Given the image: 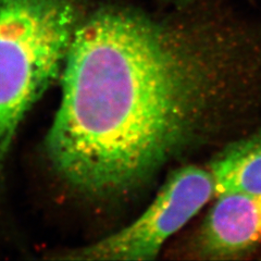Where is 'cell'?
Masks as SVG:
<instances>
[{
	"label": "cell",
	"mask_w": 261,
	"mask_h": 261,
	"mask_svg": "<svg viewBox=\"0 0 261 261\" xmlns=\"http://www.w3.org/2000/svg\"><path fill=\"white\" fill-rule=\"evenodd\" d=\"M215 178L207 165L190 163L172 171L157 196L132 223L62 259L138 261L154 259L166 243L215 198Z\"/></svg>",
	"instance_id": "3"
},
{
	"label": "cell",
	"mask_w": 261,
	"mask_h": 261,
	"mask_svg": "<svg viewBox=\"0 0 261 261\" xmlns=\"http://www.w3.org/2000/svg\"><path fill=\"white\" fill-rule=\"evenodd\" d=\"M60 79L49 161L79 192L121 194L261 121V25L219 6L174 22L106 7L80 23Z\"/></svg>",
	"instance_id": "1"
},
{
	"label": "cell",
	"mask_w": 261,
	"mask_h": 261,
	"mask_svg": "<svg viewBox=\"0 0 261 261\" xmlns=\"http://www.w3.org/2000/svg\"><path fill=\"white\" fill-rule=\"evenodd\" d=\"M211 201L187 241V257L239 261L261 252V194L226 192Z\"/></svg>",
	"instance_id": "4"
},
{
	"label": "cell",
	"mask_w": 261,
	"mask_h": 261,
	"mask_svg": "<svg viewBox=\"0 0 261 261\" xmlns=\"http://www.w3.org/2000/svg\"><path fill=\"white\" fill-rule=\"evenodd\" d=\"M172 2L175 3L176 5L187 7V6H192V5L197 4L200 2V0H172Z\"/></svg>",
	"instance_id": "6"
},
{
	"label": "cell",
	"mask_w": 261,
	"mask_h": 261,
	"mask_svg": "<svg viewBox=\"0 0 261 261\" xmlns=\"http://www.w3.org/2000/svg\"><path fill=\"white\" fill-rule=\"evenodd\" d=\"M82 0H0V175L22 121L61 77Z\"/></svg>",
	"instance_id": "2"
},
{
	"label": "cell",
	"mask_w": 261,
	"mask_h": 261,
	"mask_svg": "<svg viewBox=\"0 0 261 261\" xmlns=\"http://www.w3.org/2000/svg\"><path fill=\"white\" fill-rule=\"evenodd\" d=\"M216 196L226 192L261 194V121L219 148L207 162Z\"/></svg>",
	"instance_id": "5"
}]
</instances>
